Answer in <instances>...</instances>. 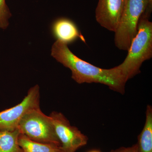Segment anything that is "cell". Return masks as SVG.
<instances>
[{"instance_id":"1","label":"cell","mask_w":152,"mask_h":152,"mask_svg":"<svg viewBox=\"0 0 152 152\" xmlns=\"http://www.w3.org/2000/svg\"><path fill=\"white\" fill-rule=\"evenodd\" d=\"M51 56L70 70L72 79L77 83H100L114 91L124 93L127 82L118 66L110 69L96 66L77 56L67 44L59 40L52 46Z\"/></svg>"},{"instance_id":"15","label":"cell","mask_w":152,"mask_h":152,"mask_svg":"<svg viewBox=\"0 0 152 152\" xmlns=\"http://www.w3.org/2000/svg\"><path fill=\"white\" fill-rule=\"evenodd\" d=\"M88 152H102L100 150H97V149H94L91 150V151H89Z\"/></svg>"},{"instance_id":"14","label":"cell","mask_w":152,"mask_h":152,"mask_svg":"<svg viewBox=\"0 0 152 152\" xmlns=\"http://www.w3.org/2000/svg\"><path fill=\"white\" fill-rule=\"evenodd\" d=\"M148 5L143 14L142 15L147 18L150 19L152 11V0H148Z\"/></svg>"},{"instance_id":"10","label":"cell","mask_w":152,"mask_h":152,"mask_svg":"<svg viewBox=\"0 0 152 152\" xmlns=\"http://www.w3.org/2000/svg\"><path fill=\"white\" fill-rule=\"evenodd\" d=\"M18 142L23 152H64L61 146L34 141L20 134Z\"/></svg>"},{"instance_id":"7","label":"cell","mask_w":152,"mask_h":152,"mask_svg":"<svg viewBox=\"0 0 152 152\" xmlns=\"http://www.w3.org/2000/svg\"><path fill=\"white\" fill-rule=\"evenodd\" d=\"M125 0H99L96 19L101 26L110 31L116 30L124 8Z\"/></svg>"},{"instance_id":"11","label":"cell","mask_w":152,"mask_h":152,"mask_svg":"<svg viewBox=\"0 0 152 152\" xmlns=\"http://www.w3.org/2000/svg\"><path fill=\"white\" fill-rule=\"evenodd\" d=\"M18 129L13 131H0V152H23L18 142Z\"/></svg>"},{"instance_id":"12","label":"cell","mask_w":152,"mask_h":152,"mask_svg":"<svg viewBox=\"0 0 152 152\" xmlns=\"http://www.w3.org/2000/svg\"><path fill=\"white\" fill-rule=\"evenodd\" d=\"M12 16L6 0H0V28L5 29L8 26V20Z\"/></svg>"},{"instance_id":"9","label":"cell","mask_w":152,"mask_h":152,"mask_svg":"<svg viewBox=\"0 0 152 152\" xmlns=\"http://www.w3.org/2000/svg\"><path fill=\"white\" fill-rule=\"evenodd\" d=\"M138 152H152V107L147 106L145 122L138 137Z\"/></svg>"},{"instance_id":"13","label":"cell","mask_w":152,"mask_h":152,"mask_svg":"<svg viewBox=\"0 0 152 152\" xmlns=\"http://www.w3.org/2000/svg\"><path fill=\"white\" fill-rule=\"evenodd\" d=\"M108 152H138L137 144L129 147H122L116 149L112 150Z\"/></svg>"},{"instance_id":"4","label":"cell","mask_w":152,"mask_h":152,"mask_svg":"<svg viewBox=\"0 0 152 152\" xmlns=\"http://www.w3.org/2000/svg\"><path fill=\"white\" fill-rule=\"evenodd\" d=\"M20 133L34 141L61 146L51 118L40 108L33 109L26 114L19 123Z\"/></svg>"},{"instance_id":"6","label":"cell","mask_w":152,"mask_h":152,"mask_svg":"<svg viewBox=\"0 0 152 152\" xmlns=\"http://www.w3.org/2000/svg\"><path fill=\"white\" fill-rule=\"evenodd\" d=\"M51 118L55 132L64 152H76L78 149L87 145L88 137L75 126H72L62 113L53 112Z\"/></svg>"},{"instance_id":"8","label":"cell","mask_w":152,"mask_h":152,"mask_svg":"<svg viewBox=\"0 0 152 152\" xmlns=\"http://www.w3.org/2000/svg\"><path fill=\"white\" fill-rule=\"evenodd\" d=\"M51 31L57 40L67 45L78 39L86 43L84 37L75 23L66 18H60L55 20L52 25Z\"/></svg>"},{"instance_id":"2","label":"cell","mask_w":152,"mask_h":152,"mask_svg":"<svg viewBox=\"0 0 152 152\" xmlns=\"http://www.w3.org/2000/svg\"><path fill=\"white\" fill-rule=\"evenodd\" d=\"M124 62L118 67L127 82L140 73L143 63L152 57V23L142 15L137 32L133 39Z\"/></svg>"},{"instance_id":"3","label":"cell","mask_w":152,"mask_h":152,"mask_svg":"<svg viewBox=\"0 0 152 152\" xmlns=\"http://www.w3.org/2000/svg\"><path fill=\"white\" fill-rule=\"evenodd\" d=\"M148 3V0H125L118 26L115 32V45L119 50H129Z\"/></svg>"},{"instance_id":"5","label":"cell","mask_w":152,"mask_h":152,"mask_svg":"<svg viewBox=\"0 0 152 152\" xmlns=\"http://www.w3.org/2000/svg\"><path fill=\"white\" fill-rule=\"evenodd\" d=\"M39 87H32L23 101L17 105L0 112V131H13L25 115L33 109L40 107Z\"/></svg>"}]
</instances>
